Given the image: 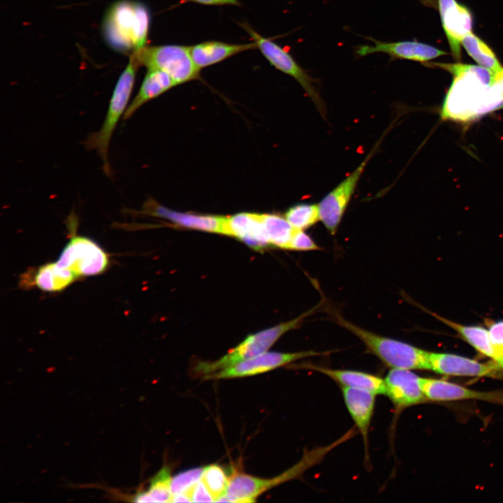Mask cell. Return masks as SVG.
I'll return each instance as SVG.
<instances>
[{"label": "cell", "instance_id": "cell-1", "mask_svg": "<svg viewBox=\"0 0 503 503\" xmlns=\"http://www.w3.org/2000/svg\"><path fill=\"white\" fill-rule=\"evenodd\" d=\"M453 82L446 94L441 118L467 122L503 108V93L495 73L481 66L448 64Z\"/></svg>", "mask_w": 503, "mask_h": 503}, {"label": "cell", "instance_id": "cell-2", "mask_svg": "<svg viewBox=\"0 0 503 503\" xmlns=\"http://www.w3.org/2000/svg\"><path fill=\"white\" fill-rule=\"evenodd\" d=\"M355 435L349 430L333 443L305 452L300 460L291 468L272 478H261L239 471H233L225 493L227 502L249 503L256 501L265 492L285 482L298 479L309 469L320 463L326 455Z\"/></svg>", "mask_w": 503, "mask_h": 503}, {"label": "cell", "instance_id": "cell-3", "mask_svg": "<svg viewBox=\"0 0 503 503\" xmlns=\"http://www.w3.org/2000/svg\"><path fill=\"white\" fill-rule=\"evenodd\" d=\"M150 22V10L144 3L120 0L105 13L102 32L106 43L114 50L122 53L133 52L147 45Z\"/></svg>", "mask_w": 503, "mask_h": 503}, {"label": "cell", "instance_id": "cell-4", "mask_svg": "<svg viewBox=\"0 0 503 503\" xmlns=\"http://www.w3.org/2000/svg\"><path fill=\"white\" fill-rule=\"evenodd\" d=\"M332 319L357 337L367 351L391 369L430 370V352L363 329L333 312Z\"/></svg>", "mask_w": 503, "mask_h": 503}, {"label": "cell", "instance_id": "cell-5", "mask_svg": "<svg viewBox=\"0 0 503 503\" xmlns=\"http://www.w3.org/2000/svg\"><path fill=\"white\" fill-rule=\"evenodd\" d=\"M139 67L137 60L131 54L129 63L117 81L102 126L99 130L89 134L84 143L88 150L97 151L103 162L104 173L108 176L112 173L108 161L110 143L117 123L129 106Z\"/></svg>", "mask_w": 503, "mask_h": 503}, {"label": "cell", "instance_id": "cell-6", "mask_svg": "<svg viewBox=\"0 0 503 503\" xmlns=\"http://www.w3.org/2000/svg\"><path fill=\"white\" fill-rule=\"evenodd\" d=\"M321 303L288 321L249 335L241 343L220 358L211 362H201L195 367L196 374L203 377L240 362L266 352L284 333L298 328L319 308Z\"/></svg>", "mask_w": 503, "mask_h": 503}, {"label": "cell", "instance_id": "cell-7", "mask_svg": "<svg viewBox=\"0 0 503 503\" xmlns=\"http://www.w3.org/2000/svg\"><path fill=\"white\" fill-rule=\"evenodd\" d=\"M140 66L166 73L177 85L199 79L201 70L191 57L189 46L145 45L132 52Z\"/></svg>", "mask_w": 503, "mask_h": 503}, {"label": "cell", "instance_id": "cell-8", "mask_svg": "<svg viewBox=\"0 0 503 503\" xmlns=\"http://www.w3.org/2000/svg\"><path fill=\"white\" fill-rule=\"evenodd\" d=\"M256 42L257 49L264 57L277 70L292 77L302 87L316 107L321 115L325 117L326 108L316 87V80L302 68L293 57L275 42L265 38L255 31L247 23L240 24Z\"/></svg>", "mask_w": 503, "mask_h": 503}, {"label": "cell", "instance_id": "cell-9", "mask_svg": "<svg viewBox=\"0 0 503 503\" xmlns=\"http://www.w3.org/2000/svg\"><path fill=\"white\" fill-rule=\"evenodd\" d=\"M56 262L80 277L103 272L108 268L109 258L96 242L87 237L73 235Z\"/></svg>", "mask_w": 503, "mask_h": 503}, {"label": "cell", "instance_id": "cell-10", "mask_svg": "<svg viewBox=\"0 0 503 503\" xmlns=\"http://www.w3.org/2000/svg\"><path fill=\"white\" fill-rule=\"evenodd\" d=\"M379 147L375 145L358 167L319 202L320 221L335 235L365 167Z\"/></svg>", "mask_w": 503, "mask_h": 503}, {"label": "cell", "instance_id": "cell-11", "mask_svg": "<svg viewBox=\"0 0 503 503\" xmlns=\"http://www.w3.org/2000/svg\"><path fill=\"white\" fill-rule=\"evenodd\" d=\"M326 353V352L315 351L291 353L266 351L258 356L205 375L203 379L219 380L254 376L270 372L302 358L322 356Z\"/></svg>", "mask_w": 503, "mask_h": 503}, {"label": "cell", "instance_id": "cell-12", "mask_svg": "<svg viewBox=\"0 0 503 503\" xmlns=\"http://www.w3.org/2000/svg\"><path fill=\"white\" fill-rule=\"evenodd\" d=\"M142 213L166 219L187 228L229 235L228 217L177 212L159 204L152 198L145 201Z\"/></svg>", "mask_w": 503, "mask_h": 503}, {"label": "cell", "instance_id": "cell-13", "mask_svg": "<svg viewBox=\"0 0 503 503\" xmlns=\"http://www.w3.org/2000/svg\"><path fill=\"white\" fill-rule=\"evenodd\" d=\"M367 39L373 44L357 46L355 54L358 57L380 52L388 54L393 59H407L424 64L433 59L448 54L444 50L416 41L384 42L372 37H368Z\"/></svg>", "mask_w": 503, "mask_h": 503}, {"label": "cell", "instance_id": "cell-14", "mask_svg": "<svg viewBox=\"0 0 503 503\" xmlns=\"http://www.w3.org/2000/svg\"><path fill=\"white\" fill-rule=\"evenodd\" d=\"M443 29L451 52L456 60L461 58V42L472 31L473 17L469 8L456 0H437Z\"/></svg>", "mask_w": 503, "mask_h": 503}, {"label": "cell", "instance_id": "cell-15", "mask_svg": "<svg viewBox=\"0 0 503 503\" xmlns=\"http://www.w3.org/2000/svg\"><path fill=\"white\" fill-rule=\"evenodd\" d=\"M421 377L410 370L391 369L385 379L386 395L396 411L423 402L426 399L421 388Z\"/></svg>", "mask_w": 503, "mask_h": 503}, {"label": "cell", "instance_id": "cell-16", "mask_svg": "<svg viewBox=\"0 0 503 503\" xmlns=\"http://www.w3.org/2000/svg\"><path fill=\"white\" fill-rule=\"evenodd\" d=\"M421 388L426 399L432 401L479 400L503 404V392H481L442 379L421 378Z\"/></svg>", "mask_w": 503, "mask_h": 503}, {"label": "cell", "instance_id": "cell-17", "mask_svg": "<svg viewBox=\"0 0 503 503\" xmlns=\"http://www.w3.org/2000/svg\"><path fill=\"white\" fill-rule=\"evenodd\" d=\"M430 370L453 376L482 377L493 374L499 366L486 364L460 356L430 352Z\"/></svg>", "mask_w": 503, "mask_h": 503}, {"label": "cell", "instance_id": "cell-18", "mask_svg": "<svg viewBox=\"0 0 503 503\" xmlns=\"http://www.w3.org/2000/svg\"><path fill=\"white\" fill-rule=\"evenodd\" d=\"M344 401L367 452L368 432L374 414L376 394L360 389L342 387Z\"/></svg>", "mask_w": 503, "mask_h": 503}, {"label": "cell", "instance_id": "cell-19", "mask_svg": "<svg viewBox=\"0 0 503 503\" xmlns=\"http://www.w3.org/2000/svg\"><path fill=\"white\" fill-rule=\"evenodd\" d=\"M299 367L323 374L342 385V387L365 390L376 395L386 393L384 379L372 374L356 370L332 369L310 363L302 364Z\"/></svg>", "mask_w": 503, "mask_h": 503}, {"label": "cell", "instance_id": "cell-20", "mask_svg": "<svg viewBox=\"0 0 503 503\" xmlns=\"http://www.w3.org/2000/svg\"><path fill=\"white\" fill-rule=\"evenodd\" d=\"M229 236H233L255 250L270 245L262 222L261 214L240 212L228 217Z\"/></svg>", "mask_w": 503, "mask_h": 503}, {"label": "cell", "instance_id": "cell-21", "mask_svg": "<svg viewBox=\"0 0 503 503\" xmlns=\"http://www.w3.org/2000/svg\"><path fill=\"white\" fill-rule=\"evenodd\" d=\"M256 48L255 41L245 44H231L210 41L189 46V51L193 61L201 70L240 52Z\"/></svg>", "mask_w": 503, "mask_h": 503}, {"label": "cell", "instance_id": "cell-22", "mask_svg": "<svg viewBox=\"0 0 503 503\" xmlns=\"http://www.w3.org/2000/svg\"><path fill=\"white\" fill-rule=\"evenodd\" d=\"M176 85L166 73L158 69H147L138 93L126 110L124 119H129L144 104Z\"/></svg>", "mask_w": 503, "mask_h": 503}, {"label": "cell", "instance_id": "cell-23", "mask_svg": "<svg viewBox=\"0 0 503 503\" xmlns=\"http://www.w3.org/2000/svg\"><path fill=\"white\" fill-rule=\"evenodd\" d=\"M78 277L70 270L61 267L57 262L40 266L34 274L33 284L44 291H60Z\"/></svg>", "mask_w": 503, "mask_h": 503}, {"label": "cell", "instance_id": "cell-24", "mask_svg": "<svg viewBox=\"0 0 503 503\" xmlns=\"http://www.w3.org/2000/svg\"><path fill=\"white\" fill-rule=\"evenodd\" d=\"M170 469L168 466H163L151 479L147 490L140 491L133 497L136 502H171V481Z\"/></svg>", "mask_w": 503, "mask_h": 503}, {"label": "cell", "instance_id": "cell-25", "mask_svg": "<svg viewBox=\"0 0 503 503\" xmlns=\"http://www.w3.org/2000/svg\"><path fill=\"white\" fill-rule=\"evenodd\" d=\"M461 44L467 54L481 66L497 73L503 66L490 48L472 31L462 40Z\"/></svg>", "mask_w": 503, "mask_h": 503}, {"label": "cell", "instance_id": "cell-26", "mask_svg": "<svg viewBox=\"0 0 503 503\" xmlns=\"http://www.w3.org/2000/svg\"><path fill=\"white\" fill-rule=\"evenodd\" d=\"M261 219L270 245L288 249L296 229L284 217L276 214H261Z\"/></svg>", "mask_w": 503, "mask_h": 503}, {"label": "cell", "instance_id": "cell-27", "mask_svg": "<svg viewBox=\"0 0 503 503\" xmlns=\"http://www.w3.org/2000/svg\"><path fill=\"white\" fill-rule=\"evenodd\" d=\"M437 317L456 330L465 341L479 353L494 359V347L490 340L489 332L487 330L480 326H462L437 316Z\"/></svg>", "mask_w": 503, "mask_h": 503}, {"label": "cell", "instance_id": "cell-28", "mask_svg": "<svg viewBox=\"0 0 503 503\" xmlns=\"http://www.w3.org/2000/svg\"><path fill=\"white\" fill-rule=\"evenodd\" d=\"M284 217L296 230L304 231L320 221L318 203H300L288 209Z\"/></svg>", "mask_w": 503, "mask_h": 503}, {"label": "cell", "instance_id": "cell-29", "mask_svg": "<svg viewBox=\"0 0 503 503\" xmlns=\"http://www.w3.org/2000/svg\"><path fill=\"white\" fill-rule=\"evenodd\" d=\"M201 480L217 502L226 492L229 476L221 465L211 464L204 467Z\"/></svg>", "mask_w": 503, "mask_h": 503}, {"label": "cell", "instance_id": "cell-30", "mask_svg": "<svg viewBox=\"0 0 503 503\" xmlns=\"http://www.w3.org/2000/svg\"><path fill=\"white\" fill-rule=\"evenodd\" d=\"M204 467H196L182 472L172 477V495L188 490L202 477Z\"/></svg>", "mask_w": 503, "mask_h": 503}, {"label": "cell", "instance_id": "cell-31", "mask_svg": "<svg viewBox=\"0 0 503 503\" xmlns=\"http://www.w3.org/2000/svg\"><path fill=\"white\" fill-rule=\"evenodd\" d=\"M319 247L304 231L295 230L288 249L294 251H312L318 250Z\"/></svg>", "mask_w": 503, "mask_h": 503}, {"label": "cell", "instance_id": "cell-32", "mask_svg": "<svg viewBox=\"0 0 503 503\" xmlns=\"http://www.w3.org/2000/svg\"><path fill=\"white\" fill-rule=\"evenodd\" d=\"M190 493L194 502H214V497L201 479L191 487Z\"/></svg>", "mask_w": 503, "mask_h": 503}, {"label": "cell", "instance_id": "cell-33", "mask_svg": "<svg viewBox=\"0 0 503 503\" xmlns=\"http://www.w3.org/2000/svg\"><path fill=\"white\" fill-rule=\"evenodd\" d=\"M488 332L494 347L503 346V321L491 324Z\"/></svg>", "mask_w": 503, "mask_h": 503}, {"label": "cell", "instance_id": "cell-34", "mask_svg": "<svg viewBox=\"0 0 503 503\" xmlns=\"http://www.w3.org/2000/svg\"><path fill=\"white\" fill-rule=\"evenodd\" d=\"M195 2L203 5H235L240 6L238 0H182L181 3Z\"/></svg>", "mask_w": 503, "mask_h": 503}, {"label": "cell", "instance_id": "cell-35", "mask_svg": "<svg viewBox=\"0 0 503 503\" xmlns=\"http://www.w3.org/2000/svg\"><path fill=\"white\" fill-rule=\"evenodd\" d=\"M495 350V363L499 367H503V346L494 347Z\"/></svg>", "mask_w": 503, "mask_h": 503}]
</instances>
